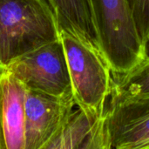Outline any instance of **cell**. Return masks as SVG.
Here are the masks:
<instances>
[{"label":"cell","mask_w":149,"mask_h":149,"mask_svg":"<svg viewBox=\"0 0 149 149\" xmlns=\"http://www.w3.org/2000/svg\"><path fill=\"white\" fill-rule=\"evenodd\" d=\"M58 38V23L47 0H0V69Z\"/></svg>","instance_id":"cell-1"},{"label":"cell","mask_w":149,"mask_h":149,"mask_svg":"<svg viewBox=\"0 0 149 149\" xmlns=\"http://www.w3.org/2000/svg\"><path fill=\"white\" fill-rule=\"evenodd\" d=\"M72 92L77 107L103 116L112 91V69L100 48L76 33L61 29Z\"/></svg>","instance_id":"cell-2"},{"label":"cell","mask_w":149,"mask_h":149,"mask_svg":"<svg viewBox=\"0 0 149 149\" xmlns=\"http://www.w3.org/2000/svg\"><path fill=\"white\" fill-rule=\"evenodd\" d=\"M102 54L114 74L127 73L144 58L127 0H89Z\"/></svg>","instance_id":"cell-3"},{"label":"cell","mask_w":149,"mask_h":149,"mask_svg":"<svg viewBox=\"0 0 149 149\" xmlns=\"http://www.w3.org/2000/svg\"><path fill=\"white\" fill-rule=\"evenodd\" d=\"M1 69L11 72L26 89L56 96L72 91L60 38L13 59Z\"/></svg>","instance_id":"cell-4"},{"label":"cell","mask_w":149,"mask_h":149,"mask_svg":"<svg viewBox=\"0 0 149 149\" xmlns=\"http://www.w3.org/2000/svg\"><path fill=\"white\" fill-rule=\"evenodd\" d=\"M72 92L51 95L26 89L24 149H45L74 110Z\"/></svg>","instance_id":"cell-5"},{"label":"cell","mask_w":149,"mask_h":149,"mask_svg":"<svg viewBox=\"0 0 149 149\" xmlns=\"http://www.w3.org/2000/svg\"><path fill=\"white\" fill-rule=\"evenodd\" d=\"M106 119L111 148L149 149V96L109 98Z\"/></svg>","instance_id":"cell-6"},{"label":"cell","mask_w":149,"mask_h":149,"mask_svg":"<svg viewBox=\"0 0 149 149\" xmlns=\"http://www.w3.org/2000/svg\"><path fill=\"white\" fill-rule=\"evenodd\" d=\"M25 93L19 79L0 69V149H24Z\"/></svg>","instance_id":"cell-7"},{"label":"cell","mask_w":149,"mask_h":149,"mask_svg":"<svg viewBox=\"0 0 149 149\" xmlns=\"http://www.w3.org/2000/svg\"><path fill=\"white\" fill-rule=\"evenodd\" d=\"M110 149L106 113L93 116L80 108L73 110L45 149Z\"/></svg>","instance_id":"cell-8"},{"label":"cell","mask_w":149,"mask_h":149,"mask_svg":"<svg viewBox=\"0 0 149 149\" xmlns=\"http://www.w3.org/2000/svg\"><path fill=\"white\" fill-rule=\"evenodd\" d=\"M47 2L57 17L59 31L61 29L71 31L100 48L89 0H47Z\"/></svg>","instance_id":"cell-9"},{"label":"cell","mask_w":149,"mask_h":149,"mask_svg":"<svg viewBox=\"0 0 149 149\" xmlns=\"http://www.w3.org/2000/svg\"><path fill=\"white\" fill-rule=\"evenodd\" d=\"M149 96V59L143 58L127 73H113V100H131Z\"/></svg>","instance_id":"cell-10"},{"label":"cell","mask_w":149,"mask_h":149,"mask_svg":"<svg viewBox=\"0 0 149 149\" xmlns=\"http://www.w3.org/2000/svg\"><path fill=\"white\" fill-rule=\"evenodd\" d=\"M142 44L149 38V0H127Z\"/></svg>","instance_id":"cell-11"},{"label":"cell","mask_w":149,"mask_h":149,"mask_svg":"<svg viewBox=\"0 0 149 149\" xmlns=\"http://www.w3.org/2000/svg\"><path fill=\"white\" fill-rule=\"evenodd\" d=\"M143 53H144V58L149 59V38L143 45Z\"/></svg>","instance_id":"cell-12"}]
</instances>
